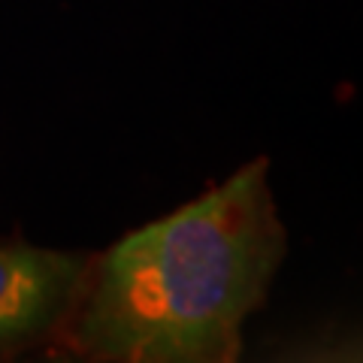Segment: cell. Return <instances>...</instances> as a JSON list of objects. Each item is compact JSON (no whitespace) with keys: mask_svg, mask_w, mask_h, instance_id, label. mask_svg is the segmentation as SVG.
Instances as JSON below:
<instances>
[{"mask_svg":"<svg viewBox=\"0 0 363 363\" xmlns=\"http://www.w3.org/2000/svg\"><path fill=\"white\" fill-rule=\"evenodd\" d=\"M267 169V157H255L88 260L64 318L67 345L121 363L240 357L242 327L264 306L288 248Z\"/></svg>","mask_w":363,"mask_h":363,"instance_id":"cell-1","label":"cell"},{"mask_svg":"<svg viewBox=\"0 0 363 363\" xmlns=\"http://www.w3.org/2000/svg\"><path fill=\"white\" fill-rule=\"evenodd\" d=\"M91 257L0 245V351L64 324Z\"/></svg>","mask_w":363,"mask_h":363,"instance_id":"cell-2","label":"cell"}]
</instances>
